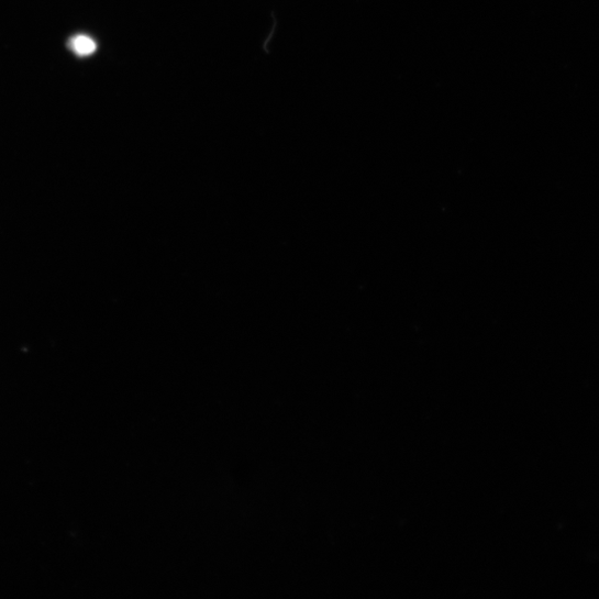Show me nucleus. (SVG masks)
Segmentation results:
<instances>
[{
  "label": "nucleus",
  "mask_w": 599,
  "mask_h": 599,
  "mask_svg": "<svg viewBox=\"0 0 599 599\" xmlns=\"http://www.w3.org/2000/svg\"><path fill=\"white\" fill-rule=\"evenodd\" d=\"M70 47L75 54L81 57L90 56L97 49L96 43L86 35H78L70 42Z\"/></svg>",
  "instance_id": "obj_1"
}]
</instances>
